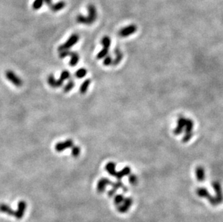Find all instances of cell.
Segmentation results:
<instances>
[{
	"label": "cell",
	"mask_w": 223,
	"mask_h": 222,
	"mask_svg": "<svg viewBox=\"0 0 223 222\" xmlns=\"http://www.w3.org/2000/svg\"><path fill=\"white\" fill-rule=\"evenodd\" d=\"M88 16L85 17L83 15H78L77 17V22L79 23L85 24V25H90L93 23L97 19L98 14L95 7L93 5H89L88 6Z\"/></svg>",
	"instance_id": "obj_1"
},
{
	"label": "cell",
	"mask_w": 223,
	"mask_h": 222,
	"mask_svg": "<svg viewBox=\"0 0 223 222\" xmlns=\"http://www.w3.org/2000/svg\"><path fill=\"white\" fill-rule=\"evenodd\" d=\"M68 56H71V60L69 61V65L71 67H75L77 64H78L79 60H80V56L76 52L69 51V50L64 51H61L59 54V58L61 59H64V58L67 57Z\"/></svg>",
	"instance_id": "obj_2"
},
{
	"label": "cell",
	"mask_w": 223,
	"mask_h": 222,
	"mask_svg": "<svg viewBox=\"0 0 223 222\" xmlns=\"http://www.w3.org/2000/svg\"><path fill=\"white\" fill-rule=\"evenodd\" d=\"M79 39H80V36L77 34H73L72 35L70 38L67 41V42L64 43L63 45L58 47V51H67L71 48L72 46H75L76 43L78 42Z\"/></svg>",
	"instance_id": "obj_3"
},
{
	"label": "cell",
	"mask_w": 223,
	"mask_h": 222,
	"mask_svg": "<svg viewBox=\"0 0 223 222\" xmlns=\"http://www.w3.org/2000/svg\"><path fill=\"white\" fill-rule=\"evenodd\" d=\"M6 75V78L11 83L14 84L16 87H20L22 85V80L19 77L18 75H16L11 70H7L5 73Z\"/></svg>",
	"instance_id": "obj_4"
},
{
	"label": "cell",
	"mask_w": 223,
	"mask_h": 222,
	"mask_svg": "<svg viewBox=\"0 0 223 222\" xmlns=\"http://www.w3.org/2000/svg\"><path fill=\"white\" fill-rule=\"evenodd\" d=\"M137 26L134 25V24L129 25L126 26V27L123 28L122 29H121L119 32H118V35L121 38L128 37L129 36V35L134 34V33L137 31Z\"/></svg>",
	"instance_id": "obj_5"
},
{
	"label": "cell",
	"mask_w": 223,
	"mask_h": 222,
	"mask_svg": "<svg viewBox=\"0 0 223 222\" xmlns=\"http://www.w3.org/2000/svg\"><path fill=\"white\" fill-rule=\"evenodd\" d=\"M212 187L214 188L215 193H216V196L215 197L217 200V204L219 205L222 204L223 201V193L220 183L219 182L215 181L212 183Z\"/></svg>",
	"instance_id": "obj_6"
},
{
	"label": "cell",
	"mask_w": 223,
	"mask_h": 222,
	"mask_svg": "<svg viewBox=\"0 0 223 222\" xmlns=\"http://www.w3.org/2000/svg\"><path fill=\"white\" fill-rule=\"evenodd\" d=\"M132 204H133V200H132L131 198H126L124 199V201H123L121 204L117 206L118 211L120 212V213H126L129 209L130 207L131 206Z\"/></svg>",
	"instance_id": "obj_7"
},
{
	"label": "cell",
	"mask_w": 223,
	"mask_h": 222,
	"mask_svg": "<svg viewBox=\"0 0 223 222\" xmlns=\"http://www.w3.org/2000/svg\"><path fill=\"white\" fill-rule=\"evenodd\" d=\"M74 145V142L72 139H67L64 142L57 143L55 146V150L58 152H62L67 149L72 148Z\"/></svg>",
	"instance_id": "obj_8"
},
{
	"label": "cell",
	"mask_w": 223,
	"mask_h": 222,
	"mask_svg": "<svg viewBox=\"0 0 223 222\" xmlns=\"http://www.w3.org/2000/svg\"><path fill=\"white\" fill-rule=\"evenodd\" d=\"M186 118L183 117V116H181V117L178 118V119L177 120V126L175 128L174 131H173L175 135H180L184 131L185 126H186Z\"/></svg>",
	"instance_id": "obj_9"
},
{
	"label": "cell",
	"mask_w": 223,
	"mask_h": 222,
	"mask_svg": "<svg viewBox=\"0 0 223 222\" xmlns=\"http://www.w3.org/2000/svg\"><path fill=\"white\" fill-rule=\"evenodd\" d=\"M111 184H112V182H111L109 179H108V178H101V179L98 182L97 188H97V191L99 193H103L104 191L105 190V188H106V186L108 185H111Z\"/></svg>",
	"instance_id": "obj_10"
},
{
	"label": "cell",
	"mask_w": 223,
	"mask_h": 222,
	"mask_svg": "<svg viewBox=\"0 0 223 222\" xmlns=\"http://www.w3.org/2000/svg\"><path fill=\"white\" fill-rule=\"evenodd\" d=\"M25 209H26V203L23 201H20L18 204V210L16 211L15 218H17V219H22V218L23 217V215H24L25 211Z\"/></svg>",
	"instance_id": "obj_11"
},
{
	"label": "cell",
	"mask_w": 223,
	"mask_h": 222,
	"mask_svg": "<svg viewBox=\"0 0 223 222\" xmlns=\"http://www.w3.org/2000/svg\"><path fill=\"white\" fill-rule=\"evenodd\" d=\"M196 176L198 181L202 182L205 180V171L203 167L199 166L196 169Z\"/></svg>",
	"instance_id": "obj_12"
},
{
	"label": "cell",
	"mask_w": 223,
	"mask_h": 222,
	"mask_svg": "<svg viewBox=\"0 0 223 222\" xmlns=\"http://www.w3.org/2000/svg\"><path fill=\"white\" fill-rule=\"evenodd\" d=\"M0 212H2V213H5L8 214L9 216H13L15 217L16 216V211H13L12 208H10L9 206L5 204H0Z\"/></svg>",
	"instance_id": "obj_13"
},
{
	"label": "cell",
	"mask_w": 223,
	"mask_h": 222,
	"mask_svg": "<svg viewBox=\"0 0 223 222\" xmlns=\"http://www.w3.org/2000/svg\"><path fill=\"white\" fill-rule=\"evenodd\" d=\"M130 173H131V169L128 167H124L121 170L119 171V172H116V175H115V177H116L118 180H121L124 176L130 175Z\"/></svg>",
	"instance_id": "obj_14"
},
{
	"label": "cell",
	"mask_w": 223,
	"mask_h": 222,
	"mask_svg": "<svg viewBox=\"0 0 223 222\" xmlns=\"http://www.w3.org/2000/svg\"><path fill=\"white\" fill-rule=\"evenodd\" d=\"M115 54H116V57H115L114 60H113V63L112 64L113 66H117L118 64L121 63V60L123 59V54L119 48H116V49L114 51Z\"/></svg>",
	"instance_id": "obj_15"
},
{
	"label": "cell",
	"mask_w": 223,
	"mask_h": 222,
	"mask_svg": "<svg viewBox=\"0 0 223 222\" xmlns=\"http://www.w3.org/2000/svg\"><path fill=\"white\" fill-rule=\"evenodd\" d=\"M196 193H197V195H199V197L205 198H207V200H209V199L210 198V197L211 196V195L209 194V191H208L205 188H198V189L196 190Z\"/></svg>",
	"instance_id": "obj_16"
},
{
	"label": "cell",
	"mask_w": 223,
	"mask_h": 222,
	"mask_svg": "<svg viewBox=\"0 0 223 222\" xmlns=\"http://www.w3.org/2000/svg\"><path fill=\"white\" fill-rule=\"evenodd\" d=\"M116 164L113 162H110L107 163V165H105V170L107 171L112 176H115L116 173Z\"/></svg>",
	"instance_id": "obj_17"
},
{
	"label": "cell",
	"mask_w": 223,
	"mask_h": 222,
	"mask_svg": "<svg viewBox=\"0 0 223 222\" xmlns=\"http://www.w3.org/2000/svg\"><path fill=\"white\" fill-rule=\"evenodd\" d=\"M194 121L190 118H186V126L184 128L185 133H191L194 129Z\"/></svg>",
	"instance_id": "obj_18"
},
{
	"label": "cell",
	"mask_w": 223,
	"mask_h": 222,
	"mask_svg": "<svg viewBox=\"0 0 223 222\" xmlns=\"http://www.w3.org/2000/svg\"><path fill=\"white\" fill-rule=\"evenodd\" d=\"M90 82H91V81H90V80H89V79H87V80L83 82V83L81 84L80 88V92L81 94H85L87 93L89 86L90 84Z\"/></svg>",
	"instance_id": "obj_19"
},
{
	"label": "cell",
	"mask_w": 223,
	"mask_h": 222,
	"mask_svg": "<svg viewBox=\"0 0 223 222\" xmlns=\"http://www.w3.org/2000/svg\"><path fill=\"white\" fill-rule=\"evenodd\" d=\"M101 44L103 45V49L109 51V48H110L111 44V41L110 38L108 36H104L101 40Z\"/></svg>",
	"instance_id": "obj_20"
},
{
	"label": "cell",
	"mask_w": 223,
	"mask_h": 222,
	"mask_svg": "<svg viewBox=\"0 0 223 222\" xmlns=\"http://www.w3.org/2000/svg\"><path fill=\"white\" fill-rule=\"evenodd\" d=\"M66 6V3L64 1H60L58 3L55 4V5H53L52 8L51 9L53 12H57V11L61 10V9H64Z\"/></svg>",
	"instance_id": "obj_21"
},
{
	"label": "cell",
	"mask_w": 223,
	"mask_h": 222,
	"mask_svg": "<svg viewBox=\"0 0 223 222\" xmlns=\"http://www.w3.org/2000/svg\"><path fill=\"white\" fill-rule=\"evenodd\" d=\"M87 73H88V71H87L86 69L82 68L78 69L75 73V76L77 79H82L83 77H85L87 75Z\"/></svg>",
	"instance_id": "obj_22"
},
{
	"label": "cell",
	"mask_w": 223,
	"mask_h": 222,
	"mask_svg": "<svg viewBox=\"0 0 223 222\" xmlns=\"http://www.w3.org/2000/svg\"><path fill=\"white\" fill-rule=\"evenodd\" d=\"M75 85V81H73L72 80H69V82H68V83L66 84V86L64 87V93H69V91H71V90L73 89Z\"/></svg>",
	"instance_id": "obj_23"
},
{
	"label": "cell",
	"mask_w": 223,
	"mask_h": 222,
	"mask_svg": "<svg viewBox=\"0 0 223 222\" xmlns=\"http://www.w3.org/2000/svg\"><path fill=\"white\" fill-rule=\"evenodd\" d=\"M125 198L121 194H118L116 195V196L114 197V204L116 205L117 206H118L119 205H121L123 203V201H124Z\"/></svg>",
	"instance_id": "obj_24"
},
{
	"label": "cell",
	"mask_w": 223,
	"mask_h": 222,
	"mask_svg": "<svg viewBox=\"0 0 223 222\" xmlns=\"http://www.w3.org/2000/svg\"><path fill=\"white\" fill-rule=\"evenodd\" d=\"M80 152H81V149L80 146H72V155L74 157L77 158V157H79V155L80 154Z\"/></svg>",
	"instance_id": "obj_25"
},
{
	"label": "cell",
	"mask_w": 223,
	"mask_h": 222,
	"mask_svg": "<svg viewBox=\"0 0 223 222\" xmlns=\"http://www.w3.org/2000/svg\"><path fill=\"white\" fill-rule=\"evenodd\" d=\"M43 0H35L33 4V5H32V7H33V9H35V10H38V9L41 8V7L43 6Z\"/></svg>",
	"instance_id": "obj_26"
},
{
	"label": "cell",
	"mask_w": 223,
	"mask_h": 222,
	"mask_svg": "<svg viewBox=\"0 0 223 222\" xmlns=\"http://www.w3.org/2000/svg\"><path fill=\"white\" fill-rule=\"evenodd\" d=\"M56 80L54 78V76L53 74H50L48 77V83L52 87L56 88Z\"/></svg>",
	"instance_id": "obj_27"
},
{
	"label": "cell",
	"mask_w": 223,
	"mask_h": 222,
	"mask_svg": "<svg viewBox=\"0 0 223 222\" xmlns=\"http://www.w3.org/2000/svg\"><path fill=\"white\" fill-rule=\"evenodd\" d=\"M69 77H70V73L69 72V71H67V70H64L62 71V72L61 73V75H60V80L63 81V82H64L66 80H68V79H69Z\"/></svg>",
	"instance_id": "obj_28"
},
{
	"label": "cell",
	"mask_w": 223,
	"mask_h": 222,
	"mask_svg": "<svg viewBox=\"0 0 223 222\" xmlns=\"http://www.w3.org/2000/svg\"><path fill=\"white\" fill-rule=\"evenodd\" d=\"M192 136H193V132H191V133H185V135L183 137L182 142L183 143L188 142L191 140V139L192 138Z\"/></svg>",
	"instance_id": "obj_29"
},
{
	"label": "cell",
	"mask_w": 223,
	"mask_h": 222,
	"mask_svg": "<svg viewBox=\"0 0 223 222\" xmlns=\"http://www.w3.org/2000/svg\"><path fill=\"white\" fill-rule=\"evenodd\" d=\"M137 180H138L137 177L135 174L130 175L129 177H128V181H129L130 183L132 184V185H136L137 182Z\"/></svg>",
	"instance_id": "obj_30"
},
{
	"label": "cell",
	"mask_w": 223,
	"mask_h": 222,
	"mask_svg": "<svg viewBox=\"0 0 223 222\" xmlns=\"http://www.w3.org/2000/svg\"><path fill=\"white\" fill-rule=\"evenodd\" d=\"M113 63V59L110 55L106 56L105 57V59L103 60V64L105 66H110Z\"/></svg>",
	"instance_id": "obj_31"
},
{
	"label": "cell",
	"mask_w": 223,
	"mask_h": 222,
	"mask_svg": "<svg viewBox=\"0 0 223 222\" xmlns=\"http://www.w3.org/2000/svg\"><path fill=\"white\" fill-rule=\"evenodd\" d=\"M43 2L46 3V5H48V7L50 9H52V7H53V5H54L52 4V0H43Z\"/></svg>",
	"instance_id": "obj_32"
},
{
	"label": "cell",
	"mask_w": 223,
	"mask_h": 222,
	"mask_svg": "<svg viewBox=\"0 0 223 222\" xmlns=\"http://www.w3.org/2000/svg\"><path fill=\"white\" fill-rule=\"evenodd\" d=\"M64 84V82L62 80H60V79H58V80H56V87H61Z\"/></svg>",
	"instance_id": "obj_33"
},
{
	"label": "cell",
	"mask_w": 223,
	"mask_h": 222,
	"mask_svg": "<svg viewBox=\"0 0 223 222\" xmlns=\"http://www.w3.org/2000/svg\"><path fill=\"white\" fill-rule=\"evenodd\" d=\"M116 192V190H115V189H113V188H112L111 191H108V196H110V197H112L115 195Z\"/></svg>",
	"instance_id": "obj_34"
}]
</instances>
